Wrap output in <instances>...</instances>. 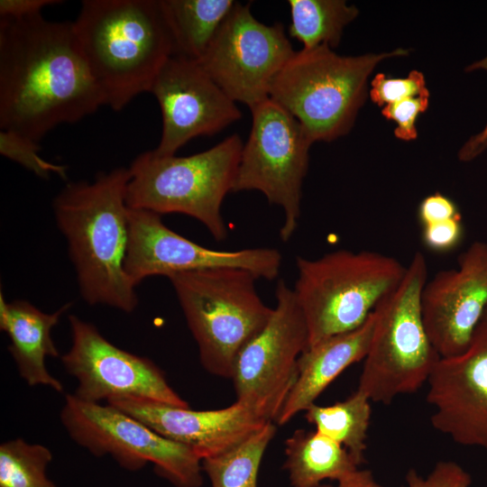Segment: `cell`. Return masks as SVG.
<instances>
[{
    "label": "cell",
    "instance_id": "obj_1",
    "mask_svg": "<svg viewBox=\"0 0 487 487\" xmlns=\"http://www.w3.org/2000/svg\"><path fill=\"white\" fill-rule=\"evenodd\" d=\"M106 106L72 23L0 18V128L39 142Z\"/></svg>",
    "mask_w": 487,
    "mask_h": 487
},
{
    "label": "cell",
    "instance_id": "obj_2",
    "mask_svg": "<svg viewBox=\"0 0 487 487\" xmlns=\"http://www.w3.org/2000/svg\"><path fill=\"white\" fill-rule=\"evenodd\" d=\"M129 168L100 172L93 181L69 182L53 199L82 299L125 313L139 302L124 269L128 245Z\"/></svg>",
    "mask_w": 487,
    "mask_h": 487
},
{
    "label": "cell",
    "instance_id": "obj_3",
    "mask_svg": "<svg viewBox=\"0 0 487 487\" xmlns=\"http://www.w3.org/2000/svg\"><path fill=\"white\" fill-rule=\"evenodd\" d=\"M72 26L105 104L115 111L150 92L175 55L161 0H84Z\"/></svg>",
    "mask_w": 487,
    "mask_h": 487
},
{
    "label": "cell",
    "instance_id": "obj_4",
    "mask_svg": "<svg viewBox=\"0 0 487 487\" xmlns=\"http://www.w3.org/2000/svg\"><path fill=\"white\" fill-rule=\"evenodd\" d=\"M409 54L404 48L356 56L337 54L327 45L302 49L275 77L270 98L300 123L313 143L332 142L353 128L374 69Z\"/></svg>",
    "mask_w": 487,
    "mask_h": 487
},
{
    "label": "cell",
    "instance_id": "obj_5",
    "mask_svg": "<svg viewBox=\"0 0 487 487\" xmlns=\"http://www.w3.org/2000/svg\"><path fill=\"white\" fill-rule=\"evenodd\" d=\"M244 143L237 133L204 152L139 154L129 167L126 204L131 208L182 214L202 223L217 241L227 236L222 215L225 196L233 192Z\"/></svg>",
    "mask_w": 487,
    "mask_h": 487
},
{
    "label": "cell",
    "instance_id": "obj_6",
    "mask_svg": "<svg viewBox=\"0 0 487 487\" xmlns=\"http://www.w3.org/2000/svg\"><path fill=\"white\" fill-rule=\"evenodd\" d=\"M209 373L232 378L244 347L268 323L273 308L259 296L247 270L210 268L168 277Z\"/></svg>",
    "mask_w": 487,
    "mask_h": 487
},
{
    "label": "cell",
    "instance_id": "obj_7",
    "mask_svg": "<svg viewBox=\"0 0 487 487\" xmlns=\"http://www.w3.org/2000/svg\"><path fill=\"white\" fill-rule=\"evenodd\" d=\"M292 289L307 324L308 347L362 326L407 268L378 252L345 249L314 260L298 256Z\"/></svg>",
    "mask_w": 487,
    "mask_h": 487
},
{
    "label": "cell",
    "instance_id": "obj_8",
    "mask_svg": "<svg viewBox=\"0 0 487 487\" xmlns=\"http://www.w3.org/2000/svg\"><path fill=\"white\" fill-rule=\"evenodd\" d=\"M427 278L426 258L417 251L400 284L373 309L372 338L357 387L371 401L388 405L400 395L416 392L440 358L422 317Z\"/></svg>",
    "mask_w": 487,
    "mask_h": 487
},
{
    "label": "cell",
    "instance_id": "obj_9",
    "mask_svg": "<svg viewBox=\"0 0 487 487\" xmlns=\"http://www.w3.org/2000/svg\"><path fill=\"white\" fill-rule=\"evenodd\" d=\"M60 421L69 437L96 456L110 455L121 467L137 471L152 463L176 487H200V457L109 404L67 394Z\"/></svg>",
    "mask_w": 487,
    "mask_h": 487
},
{
    "label": "cell",
    "instance_id": "obj_10",
    "mask_svg": "<svg viewBox=\"0 0 487 487\" xmlns=\"http://www.w3.org/2000/svg\"><path fill=\"white\" fill-rule=\"evenodd\" d=\"M252 127L244 143L233 192L257 190L282 208L280 237L288 242L301 214L302 185L313 142L300 123L268 98L250 109Z\"/></svg>",
    "mask_w": 487,
    "mask_h": 487
},
{
    "label": "cell",
    "instance_id": "obj_11",
    "mask_svg": "<svg viewBox=\"0 0 487 487\" xmlns=\"http://www.w3.org/2000/svg\"><path fill=\"white\" fill-rule=\"evenodd\" d=\"M275 297L268 323L240 352L231 378L236 401L268 421L279 416L297 381L299 358L308 348L303 313L284 280Z\"/></svg>",
    "mask_w": 487,
    "mask_h": 487
},
{
    "label": "cell",
    "instance_id": "obj_12",
    "mask_svg": "<svg viewBox=\"0 0 487 487\" xmlns=\"http://www.w3.org/2000/svg\"><path fill=\"white\" fill-rule=\"evenodd\" d=\"M295 51L282 23L258 21L236 2L198 61L235 103L250 109L270 98L275 77Z\"/></svg>",
    "mask_w": 487,
    "mask_h": 487
},
{
    "label": "cell",
    "instance_id": "obj_13",
    "mask_svg": "<svg viewBox=\"0 0 487 487\" xmlns=\"http://www.w3.org/2000/svg\"><path fill=\"white\" fill-rule=\"evenodd\" d=\"M69 322L71 346L61 362L78 381L76 397L94 403L134 398L188 408L152 361L117 347L76 315H69Z\"/></svg>",
    "mask_w": 487,
    "mask_h": 487
},
{
    "label": "cell",
    "instance_id": "obj_14",
    "mask_svg": "<svg viewBox=\"0 0 487 487\" xmlns=\"http://www.w3.org/2000/svg\"><path fill=\"white\" fill-rule=\"evenodd\" d=\"M281 263L282 255L275 248H207L172 231L157 213L128 209L124 269L136 287L151 276L168 278L178 272L224 267L247 270L258 280H272L278 277Z\"/></svg>",
    "mask_w": 487,
    "mask_h": 487
},
{
    "label": "cell",
    "instance_id": "obj_15",
    "mask_svg": "<svg viewBox=\"0 0 487 487\" xmlns=\"http://www.w3.org/2000/svg\"><path fill=\"white\" fill-rule=\"evenodd\" d=\"M150 92L161 113V136L154 149L159 154H176L190 140L214 135L242 116L236 103L201 65L181 56L168 60Z\"/></svg>",
    "mask_w": 487,
    "mask_h": 487
},
{
    "label": "cell",
    "instance_id": "obj_16",
    "mask_svg": "<svg viewBox=\"0 0 487 487\" xmlns=\"http://www.w3.org/2000/svg\"><path fill=\"white\" fill-rule=\"evenodd\" d=\"M427 383L432 427L456 444L487 449V322L464 352L438 359Z\"/></svg>",
    "mask_w": 487,
    "mask_h": 487
},
{
    "label": "cell",
    "instance_id": "obj_17",
    "mask_svg": "<svg viewBox=\"0 0 487 487\" xmlns=\"http://www.w3.org/2000/svg\"><path fill=\"white\" fill-rule=\"evenodd\" d=\"M487 306V242L475 241L455 269L427 281L421 310L428 337L440 357L462 354L469 346Z\"/></svg>",
    "mask_w": 487,
    "mask_h": 487
},
{
    "label": "cell",
    "instance_id": "obj_18",
    "mask_svg": "<svg viewBox=\"0 0 487 487\" xmlns=\"http://www.w3.org/2000/svg\"><path fill=\"white\" fill-rule=\"evenodd\" d=\"M106 403L188 447L201 460L228 451L268 422L236 400L229 407L210 410L134 398L114 399Z\"/></svg>",
    "mask_w": 487,
    "mask_h": 487
},
{
    "label": "cell",
    "instance_id": "obj_19",
    "mask_svg": "<svg viewBox=\"0 0 487 487\" xmlns=\"http://www.w3.org/2000/svg\"><path fill=\"white\" fill-rule=\"evenodd\" d=\"M374 323L372 311L359 327L321 340L300 355L298 378L275 420L278 425L283 426L305 411L346 368L364 360Z\"/></svg>",
    "mask_w": 487,
    "mask_h": 487
},
{
    "label": "cell",
    "instance_id": "obj_20",
    "mask_svg": "<svg viewBox=\"0 0 487 487\" xmlns=\"http://www.w3.org/2000/svg\"><path fill=\"white\" fill-rule=\"evenodd\" d=\"M70 307L71 303H66L52 313H45L27 300L8 302L1 291L0 329L8 335V351L28 385L63 391V384L51 374L45 362L47 357L60 355L51 330Z\"/></svg>",
    "mask_w": 487,
    "mask_h": 487
},
{
    "label": "cell",
    "instance_id": "obj_21",
    "mask_svg": "<svg viewBox=\"0 0 487 487\" xmlns=\"http://www.w3.org/2000/svg\"><path fill=\"white\" fill-rule=\"evenodd\" d=\"M285 455L284 467L293 487L338 482L359 467L346 448L317 430H296L285 440Z\"/></svg>",
    "mask_w": 487,
    "mask_h": 487
},
{
    "label": "cell",
    "instance_id": "obj_22",
    "mask_svg": "<svg viewBox=\"0 0 487 487\" xmlns=\"http://www.w3.org/2000/svg\"><path fill=\"white\" fill-rule=\"evenodd\" d=\"M235 3L234 0H161L175 55L199 61Z\"/></svg>",
    "mask_w": 487,
    "mask_h": 487
},
{
    "label": "cell",
    "instance_id": "obj_23",
    "mask_svg": "<svg viewBox=\"0 0 487 487\" xmlns=\"http://www.w3.org/2000/svg\"><path fill=\"white\" fill-rule=\"evenodd\" d=\"M288 5L289 35L301 42L302 49L327 45L334 50L345 28L359 14L358 8L345 0H289Z\"/></svg>",
    "mask_w": 487,
    "mask_h": 487
},
{
    "label": "cell",
    "instance_id": "obj_24",
    "mask_svg": "<svg viewBox=\"0 0 487 487\" xmlns=\"http://www.w3.org/2000/svg\"><path fill=\"white\" fill-rule=\"evenodd\" d=\"M371 402L367 396L356 390L346 400L329 406L312 404L305 410V418L315 430L346 448L360 465L366 450Z\"/></svg>",
    "mask_w": 487,
    "mask_h": 487
},
{
    "label": "cell",
    "instance_id": "obj_25",
    "mask_svg": "<svg viewBox=\"0 0 487 487\" xmlns=\"http://www.w3.org/2000/svg\"><path fill=\"white\" fill-rule=\"evenodd\" d=\"M275 433L276 427L268 421L234 447L202 459L211 487H257L260 465Z\"/></svg>",
    "mask_w": 487,
    "mask_h": 487
},
{
    "label": "cell",
    "instance_id": "obj_26",
    "mask_svg": "<svg viewBox=\"0 0 487 487\" xmlns=\"http://www.w3.org/2000/svg\"><path fill=\"white\" fill-rule=\"evenodd\" d=\"M52 460L51 450L22 438L0 445V487H56L47 469Z\"/></svg>",
    "mask_w": 487,
    "mask_h": 487
},
{
    "label": "cell",
    "instance_id": "obj_27",
    "mask_svg": "<svg viewBox=\"0 0 487 487\" xmlns=\"http://www.w3.org/2000/svg\"><path fill=\"white\" fill-rule=\"evenodd\" d=\"M39 142L12 131L1 130L0 153L20 164L41 179L56 174L67 179V167L45 161L40 154Z\"/></svg>",
    "mask_w": 487,
    "mask_h": 487
},
{
    "label": "cell",
    "instance_id": "obj_28",
    "mask_svg": "<svg viewBox=\"0 0 487 487\" xmlns=\"http://www.w3.org/2000/svg\"><path fill=\"white\" fill-rule=\"evenodd\" d=\"M430 96L425 75L417 69L405 78H392L376 73L370 82L369 97L380 107L409 98Z\"/></svg>",
    "mask_w": 487,
    "mask_h": 487
},
{
    "label": "cell",
    "instance_id": "obj_29",
    "mask_svg": "<svg viewBox=\"0 0 487 487\" xmlns=\"http://www.w3.org/2000/svg\"><path fill=\"white\" fill-rule=\"evenodd\" d=\"M429 96L409 97L382 107V116L396 124L393 133L397 139L409 142L418 138L416 122L427 110Z\"/></svg>",
    "mask_w": 487,
    "mask_h": 487
},
{
    "label": "cell",
    "instance_id": "obj_30",
    "mask_svg": "<svg viewBox=\"0 0 487 487\" xmlns=\"http://www.w3.org/2000/svg\"><path fill=\"white\" fill-rule=\"evenodd\" d=\"M405 479L406 487H469L472 482L471 475L454 461H438L426 477L410 468Z\"/></svg>",
    "mask_w": 487,
    "mask_h": 487
},
{
    "label": "cell",
    "instance_id": "obj_31",
    "mask_svg": "<svg viewBox=\"0 0 487 487\" xmlns=\"http://www.w3.org/2000/svg\"><path fill=\"white\" fill-rule=\"evenodd\" d=\"M464 236L462 216L422 226L424 245L436 253H447L459 245Z\"/></svg>",
    "mask_w": 487,
    "mask_h": 487
},
{
    "label": "cell",
    "instance_id": "obj_32",
    "mask_svg": "<svg viewBox=\"0 0 487 487\" xmlns=\"http://www.w3.org/2000/svg\"><path fill=\"white\" fill-rule=\"evenodd\" d=\"M459 216H462L455 202L438 191L425 197L418 207L422 226Z\"/></svg>",
    "mask_w": 487,
    "mask_h": 487
},
{
    "label": "cell",
    "instance_id": "obj_33",
    "mask_svg": "<svg viewBox=\"0 0 487 487\" xmlns=\"http://www.w3.org/2000/svg\"><path fill=\"white\" fill-rule=\"evenodd\" d=\"M62 1L56 0H1L0 18L23 19L41 14V10Z\"/></svg>",
    "mask_w": 487,
    "mask_h": 487
},
{
    "label": "cell",
    "instance_id": "obj_34",
    "mask_svg": "<svg viewBox=\"0 0 487 487\" xmlns=\"http://www.w3.org/2000/svg\"><path fill=\"white\" fill-rule=\"evenodd\" d=\"M487 150V122L483 129L471 136L459 149L457 157L462 162H470Z\"/></svg>",
    "mask_w": 487,
    "mask_h": 487
},
{
    "label": "cell",
    "instance_id": "obj_35",
    "mask_svg": "<svg viewBox=\"0 0 487 487\" xmlns=\"http://www.w3.org/2000/svg\"><path fill=\"white\" fill-rule=\"evenodd\" d=\"M320 487H384L380 484L369 470L356 469L337 482L336 486L321 485ZM406 487V486H404Z\"/></svg>",
    "mask_w": 487,
    "mask_h": 487
},
{
    "label": "cell",
    "instance_id": "obj_36",
    "mask_svg": "<svg viewBox=\"0 0 487 487\" xmlns=\"http://www.w3.org/2000/svg\"><path fill=\"white\" fill-rule=\"evenodd\" d=\"M464 70L467 72L475 71V70L487 71V56L480 60L471 63L465 68Z\"/></svg>",
    "mask_w": 487,
    "mask_h": 487
},
{
    "label": "cell",
    "instance_id": "obj_37",
    "mask_svg": "<svg viewBox=\"0 0 487 487\" xmlns=\"http://www.w3.org/2000/svg\"><path fill=\"white\" fill-rule=\"evenodd\" d=\"M482 320L487 322V306H486L485 310L483 312Z\"/></svg>",
    "mask_w": 487,
    "mask_h": 487
}]
</instances>
